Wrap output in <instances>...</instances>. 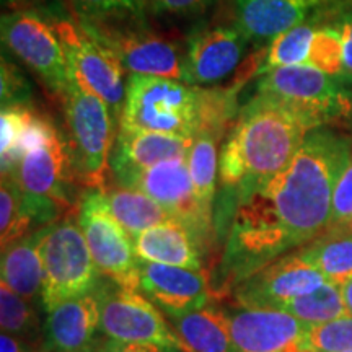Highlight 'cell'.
Returning <instances> with one entry per match:
<instances>
[{
  "mask_svg": "<svg viewBox=\"0 0 352 352\" xmlns=\"http://www.w3.org/2000/svg\"><path fill=\"white\" fill-rule=\"evenodd\" d=\"M236 109V88L195 87L175 78L131 74L121 129L195 139L201 131L222 134Z\"/></svg>",
  "mask_w": 352,
  "mask_h": 352,
  "instance_id": "obj_3",
  "label": "cell"
},
{
  "mask_svg": "<svg viewBox=\"0 0 352 352\" xmlns=\"http://www.w3.org/2000/svg\"><path fill=\"white\" fill-rule=\"evenodd\" d=\"M236 352H284L305 340L310 327L284 310L243 308L227 310Z\"/></svg>",
  "mask_w": 352,
  "mask_h": 352,
  "instance_id": "obj_18",
  "label": "cell"
},
{
  "mask_svg": "<svg viewBox=\"0 0 352 352\" xmlns=\"http://www.w3.org/2000/svg\"><path fill=\"white\" fill-rule=\"evenodd\" d=\"M63 101L77 179L88 188H103L114 145L116 118L107 101L76 78H72Z\"/></svg>",
  "mask_w": 352,
  "mask_h": 352,
  "instance_id": "obj_5",
  "label": "cell"
},
{
  "mask_svg": "<svg viewBox=\"0 0 352 352\" xmlns=\"http://www.w3.org/2000/svg\"><path fill=\"white\" fill-rule=\"evenodd\" d=\"M0 324L2 333H8L25 341L26 344H38L41 338V324L33 303L13 292L7 284H0Z\"/></svg>",
  "mask_w": 352,
  "mask_h": 352,
  "instance_id": "obj_29",
  "label": "cell"
},
{
  "mask_svg": "<svg viewBox=\"0 0 352 352\" xmlns=\"http://www.w3.org/2000/svg\"><path fill=\"white\" fill-rule=\"evenodd\" d=\"M331 25L338 30L342 43V67L344 76L352 80V6L341 3L336 8Z\"/></svg>",
  "mask_w": 352,
  "mask_h": 352,
  "instance_id": "obj_38",
  "label": "cell"
},
{
  "mask_svg": "<svg viewBox=\"0 0 352 352\" xmlns=\"http://www.w3.org/2000/svg\"><path fill=\"white\" fill-rule=\"evenodd\" d=\"M77 220L100 274L122 287L139 290L134 243L109 210L103 188H88L83 192Z\"/></svg>",
  "mask_w": 352,
  "mask_h": 352,
  "instance_id": "obj_10",
  "label": "cell"
},
{
  "mask_svg": "<svg viewBox=\"0 0 352 352\" xmlns=\"http://www.w3.org/2000/svg\"><path fill=\"white\" fill-rule=\"evenodd\" d=\"M0 352H32V349L25 341L19 340L16 336L2 333V336H0Z\"/></svg>",
  "mask_w": 352,
  "mask_h": 352,
  "instance_id": "obj_40",
  "label": "cell"
},
{
  "mask_svg": "<svg viewBox=\"0 0 352 352\" xmlns=\"http://www.w3.org/2000/svg\"><path fill=\"white\" fill-rule=\"evenodd\" d=\"M33 222L26 214L23 195L13 175H2L0 184V241L2 250L25 239Z\"/></svg>",
  "mask_w": 352,
  "mask_h": 352,
  "instance_id": "obj_30",
  "label": "cell"
},
{
  "mask_svg": "<svg viewBox=\"0 0 352 352\" xmlns=\"http://www.w3.org/2000/svg\"><path fill=\"white\" fill-rule=\"evenodd\" d=\"M307 65L331 76H344L341 36L331 23L318 25L316 28Z\"/></svg>",
  "mask_w": 352,
  "mask_h": 352,
  "instance_id": "obj_33",
  "label": "cell"
},
{
  "mask_svg": "<svg viewBox=\"0 0 352 352\" xmlns=\"http://www.w3.org/2000/svg\"><path fill=\"white\" fill-rule=\"evenodd\" d=\"M303 341L318 352L352 351V316L346 315L328 323L310 327Z\"/></svg>",
  "mask_w": 352,
  "mask_h": 352,
  "instance_id": "obj_34",
  "label": "cell"
},
{
  "mask_svg": "<svg viewBox=\"0 0 352 352\" xmlns=\"http://www.w3.org/2000/svg\"><path fill=\"white\" fill-rule=\"evenodd\" d=\"M342 296H344L347 311H349V315L352 316V279L342 287Z\"/></svg>",
  "mask_w": 352,
  "mask_h": 352,
  "instance_id": "obj_42",
  "label": "cell"
},
{
  "mask_svg": "<svg viewBox=\"0 0 352 352\" xmlns=\"http://www.w3.org/2000/svg\"><path fill=\"white\" fill-rule=\"evenodd\" d=\"M77 20L83 23L147 21L148 0H70Z\"/></svg>",
  "mask_w": 352,
  "mask_h": 352,
  "instance_id": "obj_31",
  "label": "cell"
},
{
  "mask_svg": "<svg viewBox=\"0 0 352 352\" xmlns=\"http://www.w3.org/2000/svg\"><path fill=\"white\" fill-rule=\"evenodd\" d=\"M340 6V0H235V25L250 43L270 44Z\"/></svg>",
  "mask_w": 352,
  "mask_h": 352,
  "instance_id": "obj_17",
  "label": "cell"
},
{
  "mask_svg": "<svg viewBox=\"0 0 352 352\" xmlns=\"http://www.w3.org/2000/svg\"><path fill=\"white\" fill-rule=\"evenodd\" d=\"M298 250L323 272L328 283L344 287L352 279V232L347 228L329 227Z\"/></svg>",
  "mask_w": 352,
  "mask_h": 352,
  "instance_id": "obj_24",
  "label": "cell"
},
{
  "mask_svg": "<svg viewBox=\"0 0 352 352\" xmlns=\"http://www.w3.org/2000/svg\"><path fill=\"white\" fill-rule=\"evenodd\" d=\"M327 283L323 272L297 250L241 279L235 285V302L243 308L283 310L294 298L314 292Z\"/></svg>",
  "mask_w": 352,
  "mask_h": 352,
  "instance_id": "obj_13",
  "label": "cell"
},
{
  "mask_svg": "<svg viewBox=\"0 0 352 352\" xmlns=\"http://www.w3.org/2000/svg\"><path fill=\"white\" fill-rule=\"evenodd\" d=\"M76 80L107 101L120 122L126 100L124 69L118 57L69 16H51Z\"/></svg>",
  "mask_w": 352,
  "mask_h": 352,
  "instance_id": "obj_11",
  "label": "cell"
},
{
  "mask_svg": "<svg viewBox=\"0 0 352 352\" xmlns=\"http://www.w3.org/2000/svg\"><path fill=\"white\" fill-rule=\"evenodd\" d=\"M41 258L44 311L69 298L91 292L98 285V267L78 226L77 214L67 212L63 219L44 227Z\"/></svg>",
  "mask_w": 352,
  "mask_h": 352,
  "instance_id": "obj_4",
  "label": "cell"
},
{
  "mask_svg": "<svg viewBox=\"0 0 352 352\" xmlns=\"http://www.w3.org/2000/svg\"><path fill=\"white\" fill-rule=\"evenodd\" d=\"M314 120L271 95L256 94L239 111L219 155V178L236 196L280 173L296 157Z\"/></svg>",
  "mask_w": 352,
  "mask_h": 352,
  "instance_id": "obj_2",
  "label": "cell"
},
{
  "mask_svg": "<svg viewBox=\"0 0 352 352\" xmlns=\"http://www.w3.org/2000/svg\"><path fill=\"white\" fill-rule=\"evenodd\" d=\"M139 290L168 318L208 307L209 274L139 259Z\"/></svg>",
  "mask_w": 352,
  "mask_h": 352,
  "instance_id": "obj_16",
  "label": "cell"
},
{
  "mask_svg": "<svg viewBox=\"0 0 352 352\" xmlns=\"http://www.w3.org/2000/svg\"><path fill=\"white\" fill-rule=\"evenodd\" d=\"M96 41L118 57L126 72L188 83L184 50L148 28L147 21L83 23Z\"/></svg>",
  "mask_w": 352,
  "mask_h": 352,
  "instance_id": "obj_9",
  "label": "cell"
},
{
  "mask_svg": "<svg viewBox=\"0 0 352 352\" xmlns=\"http://www.w3.org/2000/svg\"><path fill=\"white\" fill-rule=\"evenodd\" d=\"M219 132L214 131H201L192 140L186 157L197 204L209 220H212L214 196L219 175Z\"/></svg>",
  "mask_w": 352,
  "mask_h": 352,
  "instance_id": "obj_26",
  "label": "cell"
},
{
  "mask_svg": "<svg viewBox=\"0 0 352 352\" xmlns=\"http://www.w3.org/2000/svg\"><path fill=\"white\" fill-rule=\"evenodd\" d=\"M346 352H352V351H346Z\"/></svg>",
  "mask_w": 352,
  "mask_h": 352,
  "instance_id": "obj_45",
  "label": "cell"
},
{
  "mask_svg": "<svg viewBox=\"0 0 352 352\" xmlns=\"http://www.w3.org/2000/svg\"><path fill=\"white\" fill-rule=\"evenodd\" d=\"M248 39L239 26H197L184 47L189 85L210 87L230 77L243 60Z\"/></svg>",
  "mask_w": 352,
  "mask_h": 352,
  "instance_id": "obj_15",
  "label": "cell"
},
{
  "mask_svg": "<svg viewBox=\"0 0 352 352\" xmlns=\"http://www.w3.org/2000/svg\"><path fill=\"white\" fill-rule=\"evenodd\" d=\"M10 175L19 183L33 226H50L72 206V183L77 176L69 142L60 131L26 153Z\"/></svg>",
  "mask_w": 352,
  "mask_h": 352,
  "instance_id": "obj_6",
  "label": "cell"
},
{
  "mask_svg": "<svg viewBox=\"0 0 352 352\" xmlns=\"http://www.w3.org/2000/svg\"><path fill=\"white\" fill-rule=\"evenodd\" d=\"M352 220V158L336 184L329 227H346ZM328 227V228H329Z\"/></svg>",
  "mask_w": 352,
  "mask_h": 352,
  "instance_id": "obj_36",
  "label": "cell"
},
{
  "mask_svg": "<svg viewBox=\"0 0 352 352\" xmlns=\"http://www.w3.org/2000/svg\"><path fill=\"white\" fill-rule=\"evenodd\" d=\"M95 294L100 302V331L108 340L155 342L182 349L173 327L140 290L122 287L108 279L104 284L98 283Z\"/></svg>",
  "mask_w": 352,
  "mask_h": 352,
  "instance_id": "obj_12",
  "label": "cell"
},
{
  "mask_svg": "<svg viewBox=\"0 0 352 352\" xmlns=\"http://www.w3.org/2000/svg\"><path fill=\"white\" fill-rule=\"evenodd\" d=\"M219 0H148V8L157 15L192 19L212 8Z\"/></svg>",
  "mask_w": 352,
  "mask_h": 352,
  "instance_id": "obj_37",
  "label": "cell"
},
{
  "mask_svg": "<svg viewBox=\"0 0 352 352\" xmlns=\"http://www.w3.org/2000/svg\"><path fill=\"white\" fill-rule=\"evenodd\" d=\"M283 310L303 321L308 327H316L349 315L342 296V287L331 283L323 284L314 292L294 298Z\"/></svg>",
  "mask_w": 352,
  "mask_h": 352,
  "instance_id": "obj_28",
  "label": "cell"
},
{
  "mask_svg": "<svg viewBox=\"0 0 352 352\" xmlns=\"http://www.w3.org/2000/svg\"><path fill=\"white\" fill-rule=\"evenodd\" d=\"M316 23H318V19L308 20L267 44L266 56L254 70V77L263 76L272 69L285 67V65H307L311 41L318 28Z\"/></svg>",
  "mask_w": 352,
  "mask_h": 352,
  "instance_id": "obj_27",
  "label": "cell"
},
{
  "mask_svg": "<svg viewBox=\"0 0 352 352\" xmlns=\"http://www.w3.org/2000/svg\"><path fill=\"white\" fill-rule=\"evenodd\" d=\"M96 352H183L179 347L162 346L155 342H124L108 340L103 342Z\"/></svg>",
  "mask_w": 352,
  "mask_h": 352,
  "instance_id": "obj_39",
  "label": "cell"
},
{
  "mask_svg": "<svg viewBox=\"0 0 352 352\" xmlns=\"http://www.w3.org/2000/svg\"><path fill=\"white\" fill-rule=\"evenodd\" d=\"M13 2H16V0H2L3 6H6V3H13Z\"/></svg>",
  "mask_w": 352,
  "mask_h": 352,
  "instance_id": "obj_44",
  "label": "cell"
},
{
  "mask_svg": "<svg viewBox=\"0 0 352 352\" xmlns=\"http://www.w3.org/2000/svg\"><path fill=\"white\" fill-rule=\"evenodd\" d=\"M351 158V140L333 127L308 132L287 168L239 196L222 276L236 285L327 230L334 189Z\"/></svg>",
  "mask_w": 352,
  "mask_h": 352,
  "instance_id": "obj_1",
  "label": "cell"
},
{
  "mask_svg": "<svg viewBox=\"0 0 352 352\" xmlns=\"http://www.w3.org/2000/svg\"><path fill=\"white\" fill-rule=\"evenodd\" d=\"M140 261L160 263L184 270L202 271L201 246L186 226L176 219L153 226L132 240Z\"/></svg>",
  "mask_w": 352,
  "mask_h": 352,
  "instance_id": "obj_21",
  "label": "cell"
},
{
  "mask_svg": "<svg viewBox=\"0 0 352 352\" xmlns=\"http://www.w3.org/2000/svg\"><path fill=\"white\" fill-rule=\"evenodd\" d=\"M44 227L2 250V283L30 303L41 302Z\"/></svg>",
  "mask_w": 352,
  "mask_h": 352,
  "instance_id": "obj_22",
  "label": "cell"
},
{
  "mask_svg": "<svg viewBox=\"0 0 352 352\" xmlns=\"http://www.w3.org/2000/svg\"><path fill=\"white\" fill-rule=\"evenodd\" d=\"M284 352H318L315 349V347H311L308 342L305 341H297V342H292L287 349H285Z\"/></svg>",
  "mask_w": 352,
  "mask_h": 352,
  "instance_id": "obj_41",
  "label": "cell"
},
{
  "mask_svg": "<svg viewBox=\"0 0 352 352\" xmlns=\"http://www.w3.org/2000/svg\"><path fill=\"white\" fill-rule=\"evenodd\" d=\"M344 228H347V230H349V232H352V220H351V222H349V223H347V226H346Z\"/></svg>",
  "mask_w": 352,
  "mask_h": 352,
  "instance_id": "obj_43",
  "label": "cell"
},
{
  "mask_svg": "<svg viewBox=\"0 0 352 352\" xmlns=\"http://www.w3.org/2000/svg\"><path fill=\"white\" fill-rule=\"evenodd\" d=\"M104 199L114 219L132 240L153 226L171 219V215L152 197L144 195L139 189L132 188H103Z\"/></svg>",
  "mask_w": 352,
  "mask_h": 352,
  "instance_id": "obj_25",
  "label": "cell"
},
{
  "mask_svg": "<svg viewBox=\"0 0 352 352\" xmlns=\"http://www.w3.org/2000/svg\"><path fill=\"white\" fill-rule=\"evenodd\" d=\"M34 111L30 107H7L0 113V166L2 175H10L16 170V148L21 134Z\"/></svg>",
  "mask_w": 352,
  "mask_h": 352,
  "instance_id": "obj_32",
  "label": "cell"
},
{
  "mask_svg": "<svg viewBox=\"0 0 352 352\" xmlns=\"http://www.w3.org/2000/svg\"><path fill=\"white\" fill-rule=\"evenodd\" d=\"M44 352H94L100 329V302L95 289L80 297L57 303L46 311Z\"/></svg>",
  "mask_w": 352,
  "mask_h": 352,
  "instance_id": "obj_19",
  "label": "cell"
},
{
  "mask_svg": "<svg viewBox=\"0 0 352 352\" xmlns=\"http://www.w3.org/2000/svg\"><path fill=\"white\" fill-rule=\"evenodd\" d=\"M118 184L139 189L144 195L152 197L171 215V219H176L189 228L199 246L204 245L210 236L212 220L206 217L197 204L186 157L160 162Z\"/></svg>",
  "mask_w": 352,
  "mask_h": 352,
  "instance_id": "obj_14",
  "label": "cell"
},
{
  "mask_svg": "<svg viewBox=\"0 0 352 352\" xmlns=\"http://www.w3.org/2000/svg\"><path fill=\"white\" fill-rule=\"evenodd\" d=\"M168 320L183 352H236L227 310L204 307Z\"/></svg>",
  "mask_w": 352,
  "mask_h": 352,
  "instance_id": "obj_23",
  "label": "cell"
},
{
  "mask_svg": "<svg viewBox=\"0 0 352 352\" xmlns=\"http://www.w3.org/2000/svg\"><path fill=\"white\" fill-rule=\"evenodd\" d=\"M33 98V88L20 67H16L6 54L2 56L0 67V101L2 108L30 107Z\"/></svg>",
  "mask_w": 352,
  "mask_h": 352,
  "instance_id": "obj_35",
  "label": "cell"
},
{
  "mask_svg": "<svg viewBox=\"0 0 352 352\" xmlns=\"http://www.w3.org/2000/svg\"><path fill=\"white\" fill-rule=\"evenodd\" d=\"M256 94L271 95L307 114L318 126L352 114V80L310 65H285L259 76Z\"/></svg>",
  "mask_w": 352,
  "mask_h": 352,
  "instance_id": "obj_7",
  "label": "cell"
},
{
  "mask_svg": "<svg viewBox=\"0 0 352 352\" xmlns=\"http://www.w3.org/2000/svg\"><path fill=\"white\" fill-rule=\"evenodd\" d=\"M192 140L195 139L120 127L109 157V168L116 183H121L160 162L188 157Z\"/></svg>",
  "mask_w": 352,
  "mask_h": 352,
  "instance_id": "obj_20",
  "label": "cell"
},
{
  "mask_svg": "<svg viewBox=\"0 0 352 352\" xmlns=\"http://www.w3.org/2000/svg\"><path fill=\"white\" fill-rule=\"evenodd\" d=\"M0 23L3 47L33 70L51 94L63 98L74 76L51 19L34 10H16L2 15Z\"/></svg>",
  "mask_w": 352,
  "mask_h": 352,
  "instance_id": "obj_8",
  "label": "cell"
}]
</instances>
